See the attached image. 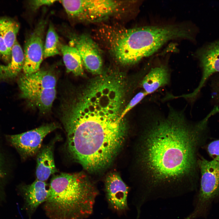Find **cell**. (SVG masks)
<instances>
[{"mask_svg": "<svg viewBox=\"0 0 219 219\" xmlns=\"http://www.w3.org/2000/svg\"><path fill=\"white\" fill-rule=\"evenodd\" d=\"M206 116L190 122L182 112L148 116L138 149L140 184L134 194L140 203L178 197L197 189L199 151L208 139Z\"/></svg>", "mask_w": 219, "mask_h": 219, "instance_id": "obj_1", "label": "cell"}, {"mask_svg": "<svg viewBox=\"0 0 219 219\" xmlns=\"http://www.w3.org/2000/svg\"><path fill=\"white\" fill-rule=\"evenodd\" d=\"M123 104L107 95L78 96L61 106V119L71 156L87 171L109 165L122 145L127 124L121 117Z\"/></svg>", "mask_w": 219, "mask_h": 219, "instance_id": "obj_2", "label": "cell"}, {"mask_svg": "<svg viewBox=\"0 0 219 219\" xmlns=\"http://www.w3.org/2000/svg\"><path fill=\"white\" fill-rule=\"evenodd\" d=\"M99 33L115 59L123 65L135 64L168 41L188 39L190 35L188 27L180 24L131 29L106 25L101 27Z\"/></svg>", "mask_w": 219, "mask_h": 219, "instance_id": "obj_3", "label": "cell"}, {"mask_svg": "<svg viewBox=\"0 0 219 219\" xmlns=\"http://www.w3.org/2000/svg\"><path fill=\"white\" fill-rule=\"evenodd\" d=\"M43 208L49 219H86L92 214L99 192L81 173H61L52 178Z\"/></svg>", "mask_w": 219, "mask_h": 219, "instance_id": "obj_4", "label": "cell"}, {"mask_svg": "<svg viewBox=\"0 0 219 219\" xmlns=\"http://www.w3.org/2000/svg\"><path fill=\"white\" fill-rule=\"evenodd\" d=\"M21 97L42 113L51 109L56 96V78L51 71L39 70L24 74L19 80Z\"/></svg>", "mask_w": 219, "mask_h": 219, "instance_id": "obj_5", "label": "cell"}, {"mask_svg": "<svg viewBox=\"0 0 219 219\" xmlns=\"http://www.w3.org/2000/svg\"><path fill=\"white\" fill-rule=\"evenodd\" d=\"M198 164L200 188L193 202V211L185 219H196L207 216L211 204L219 198V163L199 155Z\"/></svg>", "mask_w": 219, "mask_h": 219, "instance_id": "obj_6", "label": "cell"}, {"mask_svg": "<svg viewBox=\"0 0 219 219\" xmlns=\"http://www.w3.org/2000/svg\"><path fill=\"white\" fill-rule=\"evenodd\" d=\"M70 18L85 22H97L124 12L131 2L113 0H60Z\"/></svg>", "mask_w": 219, "mask_h": 219, "instance_id": "obj_7", "label": "cell"}, {"mask_svg": "<svg viewBox=\"0 0 219 219\" xmlns=\"http://www.w3.org/2000/svg\"><path fill=\"white\" fill-rule=\"evenodd\" d=\"M70 45L78 51L83 65L89 72L99 75L103 72V63L99 50L95 42L86 34L78 35L68 32Z\"/></svg>", "mask_w": 219, "mask_h": 219, "instance_id": "obj_8", "label": "cell"}, {"mask_svg": "<svg viewBox=\"0 0 219 219\" xmlns=\"http://www.w3.org/2000/svg\"><path fill=\"white\" fill-rule=\"evenodd\" d=\"M46 22L41 20L25 44L23 71L30 74L39 70L43 57V36Z\"/></svg>", "mask_w": 219, "mask_h": 219, "instance_id": "obj_9", "label": "cell"}, {"mask_svg": "<svg viewBox=\"0 0 219 219\" xmlns=\"http://www.w3.org/2000/svg\"><path fill=\"white\" fill-rule=\"evenodd\" d=\"M59 127L54 123L42 126L22 134L12 135L10 141L23 155L30 157L37 153L44 138L48 134Z\"/></svg>", "mask_w": 219, "mask_h": 219, "instance_id": "obj_10", "label": "cell"}, {"mask_svg": "<svg viewBox=\"0 0 219 219\" xmlns=\"http://www.w3.org/2000/svg\"><path fill=\"white\" fill-rule=\"evenodd\" d=\"M104 192L109 207L119 215L129 209L127 202L130 188L117 173H112L104 181Z\"/></svg>", "mask_w": 219, "mask_h": 219, "instance_id": "obj_11", "label": "cell"}, {"mask_svg": "<svg viewBox=\"0 0 219 219\" xmlns=\"http://www.w3.org/2000/svg\"><path fill=\"white\" fill-rule=\"evenodd\" d=\"M201 62L203 70L202 76L197 87L192 92L186 94V97L190 100L196 97L212 75L219 72V41L207 47L202 55Z\"/></svg>", "mask_w": 219, "mask_h": 219, "instance_id": "obj_12", "label": "cell"}, {"mask_svg": "<svg viewBox=\"0 0 219 219\" xmlns=\"http://www.w3.org/2000/svg\"><path fill=\"white\" fill-rule=\"evenodd\" d=\"M45 182L36 180L32 183L22 188L26 209L31 219L39 206L43 203L48 195Z\"/></svg>", "mask_w": 219, "mask_h": 219, "instance_id": "obj_13", "label": "cell"}, {"mask_svg": "<svg viewBox=\"0 0 219 219\" xmlns=\"http://www.w3.org/2000/svg\"><path fill=\"white\" fill-rule=\"evenodd\" d=\"M170 81L168 67L165 65L160 64L149 69L144 76L140 84L143 91L148 95L168 85Z\"/></svg>", "mask_w": 219, "mask_h": 219, "instance_id": "obj_14", "label": "cell"}, {"mask_svg": "<svg viewBox=\"0 0 219 219\" xmlns=\"http://www.w3.org/2000/svg\"><path fill=\"white\" fill-rule=\"evenodd\" d=\"M54 144L43 146L37 153L36 172L37 180L45 182L57 171L53 156Z\"/></svg>", "mask_w": 219, "mask_h": 219, "instance_id": "obj_15", "label": "cell"}, {"mask_svg": "<svg viewBox=\"0 0 219 219\" xmlns=\"http://www.w3.org/2000/svg\"><path fill=\"white\" fill-rule=\"evenodd\" d=\"M24 59V52L16 40L12 49L10 61L6 65H0V80L15 78L23 69Z\"/></svg>", "mask_w": 219, "mask_h": 219, "instance_id": "obj_16", "label": "cell"}, {"mask_svg": "<svg viewBox=\"0 0 219 219\" xmlns=\"http://www.w3.org/2000/svg\"><path fill=\"white\" fill-rule=\"evenodd\" d=\"M59 49L63 55L67 72H71L76 76H83V64L77 49L70 45L61 44Z\"/></svg>", "mask_w": 219, "mask_h": 219, "instance_id": "obj_17", "label": "cell"}, {"mask_svg": "<svg viewBox=\"0 0 219 219\" xmlns=\"http://www.w3.org/2000/svg\"><path fill=\"white\" fill-rule=\"evenodd\" d=\"M19 28L17 22L5 18H0V29L6 45L11 54L12 48L16 41V37Z\"/></svg>", "mask_w": 219, "mask_h": 219, "instance_id": "obj_18", "label": "cell"}, {"mask_svg": "<svg viewBox=\"0 0 219 219\" xmlns=\"http://www.w3.org/2000/svg\"><path fill=\"white\" fill-rule=\"evenodd\" d=\"M59 37L53 25H49L44 45L43 57L47 58L60 54Z\"/></svg>", "mask_w": 219, "mask_h": 219, "instance_id": "obj_19", "label": "cell"}, {"mask_svg": "<svg viewBox=\"0 0 219 219\" xmlns=\"http://www.w3.org/2000/svg\"><path fill=\"white\" fill-rule=\"evenodd\" d=\"M206 148L212 159L219 163V139L210 142L206 145Z\"/></svg>", "mask_w": 219, "mask_h": 219, "instance_id": "obj_20", "label": "cell"}, {"mask_svg": "<svg viewBox=\"0 0 219 219\" xmlns=\"http://www.w3.org/2000/svg\"><path fill=\"white\" fill-rule=\"evenodd\" d=\"M147 96H148L147 94L143 91L137 93L132 98L128 104L124 108L121 115V118H124L125 115L128 112L139 103Z\"/></svg>", "mask_w": 219, "mask_h": 219, "instance_id": "obj_21", "label": "cell"}, {"mask_svg": "<svg viewBox=\"0 0 219 219\" xmlns=\"http://www.w3.org/2000/svg\"><path fill=\"white\" fill-rule=\"evenodd\" d=\"M0 58L6 62L10 60L11 54L9 52L0 29Z\"/></svg>", "mask_w": 219, "mask_h": 219, "instance_id": "obj_22", "label": "cell"}, {"mask_svg": "<svg viewBox=\"0 0 219 219\" xmlns=\"http://www.w3.org/2000/svg\"><path fill=\"white\" fill-rule=\"evenodd\" d=\"M57 0H36L30 1L29 6L33 11L36 10L40 7L44 5L49 6L53 4Z\"/></svg>", "mask_w": 219, "mask_h": 219, "instance_id": "obj_23", "label": "cell"}, {"mask_svg": "<svg viewBox=\"0 0 219 219\" xmlns=\"http://www.w3.org/2000/svg\"></svg>", "mask_w": 219, "mask_h": 219, "instance_id": "obj_24", "label": "cell"}]
</instances>
